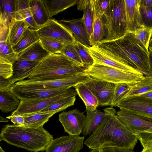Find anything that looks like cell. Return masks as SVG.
I'll return each instance as SVG.
<instances>
[{
	"label": "cell",
	"mask_w": 152,
	"mask_h": 152,
	"mask_svg": "<svg viewBox=\"0 0 152 152\" xmlns=\"http://www.w3.org/2000/svg\"><path fill=\"white\" fill-rule=\"evenodd\" d=\"M113 107L103 118L94 131L84 141L91 149L117 147L133 149L138 139L121 122Z\"/></svg>",
	"instance_id": "6da1fadb"
},
{
	"label": "cell",
	"mask_w": 152,
	"mask_h": 152,
	"mask_svg": "<svg viewBox=\"0 0 152 152\" xmlns=\"http://www.w3.org/2000/svg\"><path fill=\"white\" fill-rule=\"evenodd\" d=\"M120 57L145 76H152V50L147 53L131 33L111 40H103L96 45Z\"/></svg>",
	"instance_id": "7a4b0ae2"
},
{
	"label": "cell",
	"mask_w": 152,
	"mask_h": 152,
	"mask_svg": "<svg viewBox=\"0 0 152 152\" xmlns=\"http://www.w3.org/2000/svg\"><path fill=\"white\" fill-rule=\"evenodd\" d=\"M0 135L2 140L33 152L45 151L54 139L43 126L34 128L8 124L2 128Z\"/></svg>",
	"instance_id": "3957f363"
},
{
	"label": "cell",
	"mask_w": 152,
	"mask_h": 152,
	"mask_svg": "<svg viewBox=\"0 0 152 152\" xmlns=\"http://www.w3.org/2000/svg\"><path fill=\"white\" fill-rule=\"evenodd\" d=\"M85 68L72 59L58 53L50 54L40 61L28 79L75 75L85 73Z\"/></svg>",
	"instance_id": "277c9868"
},
{
	"label": "cell",
	"mask_w": 152,
	"mask_h": 152,
	"mask_svg": "<svg viewBox=\"0 0 152 152\" xmlns=\"http://www.w3.org/2000/svg\"><path fill=\"white\" fill-rule=\"evenodd\" d=\"M102 18L107 34L104 40H114L125 35L126 23L124 0H110Z\"/></svg>",
	"instance_id": "5b68a950"
},
{
	"label": "cell",
	"mask_w": 152,
	"mask_h": 152,
	"mask_svg": "<svg viewBox=\"0 0 152 152\" xmlns=\"http://www.w3.org/2000/svg\"><path fill=\"white\" fill-rule=\"evenodd\" d=\"M84 72L94 79L114 84L132 85L144 77L143 75L135 74L107 66L94 64L86 68Z\"/></svg>",
	"instance_id": "8992f818"
},
{
	"label": "cell",
	"mask_w": 152,
	"mask_h": 152,
	"mask_svg": "<svg viewBox=\"0 0 152 152\" xmlns=\"http://www.w3.org/2000/svg\"><path fill=\"white\" fill-rule=\"evenodd\" d=\"M91 78L85 72L71 76L39 79H28L16 83L28 86L45 88H55L62 87L71 88L79 83H86Z\"/></svg>",
	"instance_id": "52a82bcc"
},
{
	"label": "cell",
	"mask_w": 152,
	"mask_h": 152,
	"mask_svg": "<svg viewBox=\"0 0 152 152\" xmlns=\"http://www.w3.org/2000/svg\"><path fill=\"white\" fill-rule=\"evenodd\" d=\"M88 49L93 59V64L107 66L135 74L143 75L120 57L97 45L88 47Z\"/></svg>",
	"instance_id": "ba28073f"
},
{
	"label": "cell",
	"mask_w": 152,
	"mask_h": 152,
	"mask_svg": "<svg viewBox=\"0 0 152 152\" xmlns=\"http://www.w3.org/2000/svg\"><path fill=\"white\" fill-rule=\"evenodd\" d=\"M77 95L75 90L71 87L60 94L50 97L36 100H20L17 108L10 115H24L40 112L61 99L69 96H76Z\"/></svg>",
	"instance_id": "9c48e42d"
},
{
	"label": "cell",
	"mask_w": 152,
	"mask_h": 152,
	"mask_svg": "<svg viewBox=\"0 0 152 152\" xmlns=\"http://www.w3.org/2000/svg\"><path fill=\"white\" fill-rule=\"evenodd\" d=\"M69 88H39L28 86L16 82L11 88L10 91L20 100H36L56 96L64 92Z\"/></svg>",
	"instance_id": "30bf717a"
},
{
	"label": "cell",
	"mask_w": 152,
	"mask_h": 152,
	"mask_svg": "<svg viewBox=\"0 0 152 152\" xmlns=\"http://www.w3.org/2000/svg\"><path fill=\"white\" fill-rule=\"evenodd\" d=\"M120 109L152 121V100L139 96L123 99L118 104Z\"/></svg>",
	"instance_id": "8fae6325"
},
{
	"label": "cell",
	"mask_w": 152,
	"mask_h": 152,
	"mask_svg": "<svg viewBox=\"0 0 152 152\" xmlns=\"http://www.w3.org/2000/svg\"><path fill=\"white\" fill-rule=\"evenodd\" d=\"M36 31L39 37H49L65 44L74 43L76 41L72 33L54 19H50Z\"/></svg>",
	"instance_id": "7c38bea8"
},
{
	"label": "cell",
	"mask_w": 152,
	"mask_h": 152,
	"mask_svg": "<svg viewBox=\"0 0 152 152\" xmlns=\"http://www.w3.org/2000/svg\"><path fill=\"white\" fill-rule=\"evenodd\" d=\"M86 116L75 109L63 111L59 115V120L69 135L79 136L83 130Z\"/></svg>",
	"instance_id": "4fadbf2b"
},
{
	"label": "cell",
	"mask_w": 152,
	"mask_h": 152,
	"mask_svg": "<svg viewBox=\"0 0 152 152\" xmlns=\"http://www.w3.org/2000/svg\"><path fill=\"white\" fill-rule=\"evenodd\" d=\"M116 114L119 120L134 135L140 132L152 133V121L122 109Z\"/></svg>",
	"instance_id": "5bb4252c"
},
{
	"label": "cell",
	"mask_w": 152,
	"mask_h": 152,
	"mask_svg": "<svg viewBox=\"0 0 152 152\" xmlns=\"http://www.w3.org/2000/svg\"><path fill=\"white\" fill-rule=\"evenodd\" d=\"M84 137L63 136L53 139L45 152H79L83 147Z\"/></svg>",
	"instance_id": "9a60e30c"
},
{
	"label": "cell",
	"mask_w": 152,
	"mask_h": 152,
	"mask_svg": "<svg viewBox=\"0 0 152 152\" xmlns=\"http://www.w3.org/2000/svg\"><path fill=\"white\" fill-rule=\"evenodd\" d=\"M85 83L96 97L98 102V106L110 105L115 84L96 80L91 78Z\"/></svg>",
	"instance_id": "2e32d148"
},
{
	"label": "cell",
	"mask_w": 152,
	"mask_h": 152,
	"mask_svg": "<svg viewBox=\"0 0 152 152\" xmlns=\"http://www.w3.org/2000/svg\"><path fill=\"white\" fill-rule=\"evenodd\" d=\"M140 0H124L126 33H133L144 24L140 11Z\"/></svg>",
	"instance_id": "e0dca14e"
},
{
	"label": "cell",
	"mask_w": 152,
	"mask_h": 152,
	"mask_svg": "<svg viewBox=\"0 0 152 152\" xmlns=\"http://www.w3.org/2000/svg\"><path fill=\"white\" fill-rule=\"evenodd\" d=\"M58 22L72 33L77 42L87 47H91L90 37L82 18L70 20H62Z\"/></svg>",
	"instance_id": "ac0fdd59"
},
{
	"label": "cell",
	"mask_w": 152,
	"mask_h": 152,
	"mask_svg": "<svg viewBox=\"0 0 152 152\" xmlns=\"http://www.w3.org/2000/svg\"><path fill=\"white\" fill-rule=\"evenodd\" d=\"M39 61L18 58L12 64V74L9 79L11 83H14L28 78Z\"/></svg>",
	"instance_id": "d6986e66"
},
{
	"label": "cell",
	"mask_w": 152,
	"mask_h": 152,
	"mask_svg": "<svg viewBox=\"0 0 152 152\" xmlns=\"http://www.w3.org/2000/svg\"><path fill=\"white\" fill-rule=\"evenodd\" d=\"M9 25L0 23V57L12 64L18 58L14 52L8 37Z\"/></svg>",
	"instance_id": "ffe728a7"
},
{
	"label": "cell",
	"mask_w": 152,
	"mask_h": 152,
	"mask_svg": "<svg viewBox=\"0 0 152 152\" xmlns=\"http://www.w3.org/2000/svg\"><path fill=\"white\" fill-rule=\"evenodd\" d=\"M13 17L24 20L31 29L36 31L39 28L34 20L30 8L29 0H15Z\"/></svg>",
	"instance_id": "44dd1931"
},
{
	"label": "cell",
	"mask_w": 152,
	"mask_h": 152,
	"mask_svg": "<svg viewBox=\"0 0 152 152\" xmlns=\"http://www.w3.org/2000/svg\"><path fill=\"white\" fill-rule=\"evenodd\" d=\"M109 110V107L106 108L102 112L97 109L93 110H86L85 125L82 132L84 137L92 133L104 117L108 114Z\"/></svg>",
	"instance_id": "7402d4cb"
},
{
	"label": "cell",
	"mask_w": 152,
	"mask_h": 152,
	"mask_svg": "<svg viewBox=\"0 0 152 152\" xmlns=\"http://www.w3.org/2000/svg\"><path fill=\"white\" fill-rule=\"evenodd\" d=\"M28 26L25 20L13 17L9 24L8 37L12 47L20 41Z\"/></svg>",
	"instance_id": "603a6c76"
},
{
	"label": "cell",
	"mask_w": 152,
	"mask_h": 152,
	"mask_svg": "<svg viewBox=\"0 0 152 152\" xmlns=\"http://www.w3.org/2000/svg\"><path fill=\"white\" fill-rule=\"evenodd\" d=\"M29 5L34 20L40 28L50 19L42 0H29Z\"/></svg>",
	"instance_id": "cb8c5ba5"
},
{
	"label": "cell",
	"mask_w": 152,
	"mask_h": 152,
	"mask_svg": "<svg viewBox=\"0 0 152 152\" xmlns=\"http://www.w3.org/2000/svg\"><path fill=\"white\" fill-rule=\"evenodd\" d=\"M58 112L57 111L39 112L23 115L24 118V122L21 126L34 128L43 126L50 118Z\"/></svg>",
	"instance_id": "d4e9b609"
},
{
	"label": "cell",
	"mask_w": 152,
	"mask_h": 152,
	"mask_svg": "<svg viewBox=\"0 0 152 152\" xmlns=\"http://www.w3.org/2000/svg\"><path fill=\"white\" fill-rule=\"evenodd\" d=\"M77 4L78 10H83L82 18L90 38L93 31L94 15L93 0H79Z\"/></svg>",
	"instance_id": "484cf974"
},
{
	"label": "cell",
	"mask_w": 152,
	"mask_h": 152,
	"mask_svg": "<svg viewBox=\"0 0 152 152\" xmlns=\"http://www.w3.org/2000/svg\"><path fill=\"white\" fill-rule=\"evenodd\" d=\"M50 54L43 48L39 40L19 54L18 58L29 61H40Z\"/></svg>",
	"instance_id": "4316f807"
},
{
	"label": "cell",
	"mask_w": 152,
	"mask_h": 152,
	"mask_svg": "<svg viewBox=\"0 0 152 152\" xmlns=\"http://www.w3.org/2000/svg\"><path fill=\"white\" fill-rule=\"evenodd\" d=\"M50 18L77 4L79 0H42Z\"/></svg>",
	"instance_id": "83f0119b"
},
{
	"label": "cell",
	"mask_w": 152,
	"mask_h": 152,
	"mask_svg": "<svg viewBox=\"0 0 152 152\" xmlns=\"http://www.w3.org/2000/svg\"><path fill=\"white\" fill-rule=\"evenodd\" d=\"M74 87L84 103L86 110H93L96 109L98 106L97 98L85 83L78 84Z\"/></svg>",
	"instance_id": "f1b7e54d"
},
{
	"label": "cell",
	"mask_w": 152,
	"mask_h": 152,
	"mask_svg": "<svg viewBox=\"0 0 152 152\" xmlns=\"http://www.w3.org/2000/svg\"><path fill=\"white\" fill-rule=\"evenodd\" d=\"M107 33L102 17L96 15L94 13L93 31L90 38L91 46L95 45L106 39Z\"/></svg>",
	"instance_id": "f546056e"
},
{
	"label": "cell",
	"mask_w": 152,
	"mask_h": 152,
	"mask_svg": "<svg viewBox=\"0 0 152 152\" xmlns=\"http://www.w3.org/2000/svg\"><path fill=\"white\" fill-rule=\"evenodd\" d=\"M19 99L10 91L0 90V110L7 113L17 108Z\"/></svg>",
	"instance_id": "4dcf8cb0"
},
{
	"label": "cell",
	"mask_w": 152,
	"mask_h": 152,
	"mask_svg": "<svg viewBox=\"0 0 152 152\" xmlns=\"http://www.w3.org/2000/svg\"><path fill=\"white\" fill-rule=\"evenodd\" d=\"M39 40V37L36 31L28 28L20 41L13 47L12 48L15 53L19 55L21 52Z\"/></svg>",
	"instance_id": "1f68e13d"
},
{
	"label": "cell",
	"mask_w": 152,
	"mask_h": 152,
	"mask_svg": "<svg viewBox=\"0 0 152 152\" xmlns=\"http://www.w3.org/2000/svg\"><path fill=\"white\" fill-rule=\"evenodd\" d=\"M151 91H152V77L145 76L139 82L131 85L130 89L124 99L139 96Z\"/></svg>",
	"instance_id": "d6a6232c"
},
{
	"label": "cell",
	"mask_w": 152,
	"mask_h": 152,
	"mask_svg": "<svg viewBox=\"0 0 152 152\" xmlns=\"http://www.w3.org/2000/svg\"><path fill=\"white\" fill-rule=\"evenodd\" d=\"M15 10V0H0V22L9 23L13 17Z\"/></svg>",
	"instance_id": "836d02e7"
},
{
	"label": "cell",
	"mask_w": 152,
	"mask_h": 152,
	"mask_svg": "<svg viewBox=\"0 0 152 152\" xmlns=\"http://www.w3.org/2000/svg\"><path fill=\"white\" fill-rule=\"evenodd\" d=\"M152 29V27L144 25L132 33L139 44L148 53L149 44L151 40Z\"/></svg>",
	"instance_id": "e575fe53"
},
{
	"label": "cell",
	"mask_w": 152,
	"mask_h": 152,
	"mask_svg": "<svg viewBox=\"0 0 152 152\" xmlns=\"http://www.w3.org/2000/svg\"><path fill=\"white\" fill-rule=\"evenodd\" d=\"M39 38L43 48L50 54L59 53L66 44L49 37Z\"/></svg>",
	"instance_id": "d590c367"
},
{
	"label": "cell",
	"mask_w": 152,
	"mask_h": 152,
	"mask_svg": "<svg viewBox=\"0 0 152 152\" xmlns=\"http://www.w3.org/2000/svg\"><path fill=\"white\" fill-rule=\"evenodd\" d=\"M75 96H71L61 99L47 107L40 112H49L57 111L58 112L74 105Z\"/></svg>",
	"instance_id": "8d00e7d4"
},
{
	"label": "cell",
	"mask_w": 152,
	"mask_h": 152,
	"mask_svg": "<svg viewBox=\"0 0 152 152\" xmlns=\"http://www.w3.org/2000/svg\"><path fill=\"white\" fill-rule=\"evenodd\" d=\"M131 85L125 83L115 84L111 107L117 106L118 104L124 99L130 89Z\"/></svg>",
	"instance_id": "74e56055"
},
{
	"label": "cell",
	"mask_w": 152,
	"mask_h": 152,
	"mask_svg": "<svg viewBox=\"0 0 152 152\" xmlns=\"http://www.w3.org/2000/svg\"><path fill=\"white\" fill-rule=\"evenodd\" d=\"M74 46L85 67L93 64L94 61L88 52V47L77 41L74 43Z\"/></svg>",
	"instance_id": "f35d334b"
},
{
	"label": "cell",
	"mask_w": 152,
	"mask_h": 152,
	"mask_svg": "<svg viewBox=\"0 0 152 152\" xmlns=\"http://www.w3.org/2000/svg\"><path fill=\"white\" fill-rule=\"evenodd\" d=\"M74 43L66 44L59 53L72 59L85 67L75 48Z\"/></svg>",
	"instance_id": "ab89813d"
},
{
	"label": "cell",
	"mask_w": 152,
	"mask_h": 152,
	"mask_svg": "<svg viewBox=\"0 0 152 152\" xmlns=\"http://www.w3.org/2000/svg\"><path fill=\"white\" fill-rule=\"evenodd\" d=\"M143 147L141 152H152V133L143 132L135 135Z\"/></svg>",
	"instance_id": "60d3db41"
},
{
	"label": "cell",
	"mask_w": 152,
	"mask_h": 152,
	"mask_svg": "<svg viewBox=\"0 0 152 152\" xmlns=\"http://www.w3.org/2000/svg\"><path fill=\"white\" fill-rule=\"evenodd\" d=\"M110 0H93L94 13L97 16L102 17L107 10Z\"/></svg>",
	"instance_id": "b9f144b4"
},
{
	"label": "cell",
	"mask_w": 152,
	"mask_h": 152,
	"mask_svg": "<svg viewBox=\"0 0 152 152\" xmlns=\"http://www.w3.org/2000/svg\"><path fill=\"white\" fill-rule=\"evenodd\" d=\"M152 7H145L140 6V11L144 25L146 26L152 27Z\"/></svg>",
	"instance_id": "7bdbcfd3"
},
{
	"label": "cell",
	"mask_w": 152,
	"mask_h": 152,
	"mask_svg": "<svg viewBox=\"0 0 152 152\" xmlns=\"http://www.w3.org/2000/svg\"><path fill=\"white\" fill-rule=\"evenodd\" d=\"M12 74V65L0 57V76L9 78Z\"/></svg>",
	"instance_id": "ee69618b"
},
{
	"label": "cell",
	"mask_w": 152,
	"mask_h": 152,
	"mask_svg": "<svg viewBox=\"0 0 152 152\" xmlns=\"http://www.w3.org/2000/svg\"><path fill=\"white\" fill-rule=\"evenodd\" d=\"M14 83H11L9 78L0 76V90L10 91Z\"/></svg>",
	"instance_id": "f6af8a7d"
},
{
	"label": "cell",
	"mask_w": 152,
	"mask_h": 152,
	"mask_svg": "<svg viewBox=\"0 0 152 152\" xmlns=\"http://www.w3.org/2000/svg\"><path fill=\"white\" fill-rule=\"evenodd\" d=\"M98 151L99 152H136L133 149L114 147L104 148Z\"/></svg>",
	"instance_id": "bcb514c9"
},
{
	"label": "cell",
	"mask_w": 152,
	"mask_h": 152,
	"mask_svg": "<svg viewBox=\"0 0 152 152\" xmlns=\"http://www.w3.org/2000/svg\"><path fill=\"white\" fill-rule=\"evenodd\" d=\"M6 118L10 119L14 125L21 126L24 124V118L23 115H10L7 117Z\"/></svg>",
	"instance_id": "7dc6e473"
},
{
	"label": "cell",
	"mask_w": 152,
	"mask_h": 152,
	"mask_svg": "<svg viewBox=\"0 0 152 152\" xmlns=\"http://www.w3.org/2000/svg\"><path fill=\"white\" fill-rule=\"evenodd\" d=\"M140 6L145 7H152V0H140Z\"/></svg>",
	"instance_id": "c3c4849f"
},
{
	"label": "cell",
	"mask_w": 152,
	"mask_h": 152,
	"mask_svg": "<svg viewBox=\"0 0 152 152\" xmlns=\"http://www.w3.org/2000/svg\"><path fill=\"white\" fill-rule=\"evenodd\" d=\"M139 96L145 99L152 100V91L148 92Z\"/></svg>",
	"instance_id": "681fc988"
},
{
	"label": "cell",
	"mask_w": 152,
	"mask_h": 152,
	"mask_svg": "<svg viewBox=\"0 0 152 152\" xmlns=\"http://www.w3.org/2000/svg\"><path fill=\"white\" fill-rule=\"evenodd\" d=\"M8 121V120L7 119L2 117L0 115V122H7Z\"/></svg>",
	"instance_id": "f907efd6"
},
{
	"label": "cell",
	"mask_w": 152,
	"mask_h": 152,
	"mask_svg": "<svg viewBox=\"0 0 152 152\" xmlns=\"http://www.w3.org/2000/svg\"><path fill=\"white\" fill-rule=\"evenodd\" d=\"M90 152H99V151L97 150L92 149Z\"/></svg>",
	"instance_id": "816d5d0a"
},
{
	"label": "cell",
	"mask_w": 152,
	"mask_h": 152,
	"mask_svg": "<svg viewBox=\"0 0 152 152\" xmlns=\"http://www.w3.org/2000/svg\"><path fill=\"white\" fill-rule=\"evenodd\" d=\"M0 152H5L1 148H0Z\"/></svg>",
	"instance_id": "f5cc1de1"
},
{
	"label": "cell",
	"mask_w": 152,
	"mask_h": 152,
	"mask_svg": "<svg viewBox=\"0 0 152 152\" xmlns=\"http://www.w3.org/2000/svg\"><path fill=\"white\" fill-rule=\"evenodd\" d=\"M1 141H2V140H1V136H0V142H1ZM1 148V146H0V148Z\"/></svg>",
	"instance_id": "db71d44e"
},
{
	"label": "cell",
	"mask_w": 152,
	"mask_h": 152,
	"mask_svg": "<svg viewBox=\"0 0 152 152\" xmlns=\"http://www.w3.org/2000/svg\"></svg>",
	"instance_id": "11a10c76"
}]
</instances>
